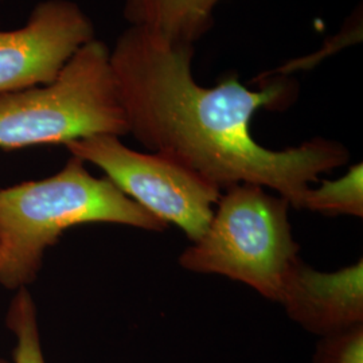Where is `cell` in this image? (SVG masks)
I'll return each instance as SVG.
<instances>
[{"instance_id": "obj_1", "label": "cell", "mask_w": 363, "mask_h": 363, "mask_svg": "<svg viewBox=\"0 0 363 363\" xmlns=\"http://www.w3.org/2000/svg\"><path fill=\"white\" fill-rule=\"evenodd\" d=\"M193 46L172 45L139 27L111 50V65L128 133L150 151L193 169L218 189L269 187L301 208L310 183L349 163L343 144L315 138L283 151L259 145L250 123L261 108H283L292 86L274 81L250 91L237 76L205 88L191 72Z\"/></svg>"}, {"instance_id": "obj_2", "label": "cell", "mask_w": 363, "mask_h": 363, "mask_svg": "<svg viewBox=\"0 0 363 363\" xmlns=\"http://www.w3.org/2000/svg\"><path fill=\"white\" fill-rule=\"evenodd\" d=\"M93 222L169 228L106 177H93L76 156L49 178L0 189V286L16 291L34 283L46 250L62 233Z\"/></svg>"}, {"instance_id": "obj_3", "label": "cell", "mask_w": 363, "mask_h": 363, "mask_svg": "<svg viewBox=\"0 0 363 363\" xmlns=\"http://www.w3.org/2000/svg\"><path fill=\"white\" fill-rule=\"evenodd\" d=\"M128 132L111 50L96 38L79 48L50 84L0 94L1 150Z\"/></svg>"}, {"instance_id": "obj_4", "label": "cell", "mask_w": 363, "mask_h": 363, "mask_svg": "<svg viewBox=\"0 0 363 363\" xmlns=\"http://www.w3.org/2000/svg\"><path fill=\"white\" fill-rule=\"evenodd\" d=\"M217 203L208 230L183 250L179 264L191 272L226 276L277 301L300 249L288 220L291 205L247 183L226 189Z\"/></svg>"}, {"instance_id": "obj_5", "label": "cell", "mask_w": 363, "mask_h": 363, "mask_svg": "<svg viewBox=\"0 0 363 363\" xmlns=\"http://www.w3.org/2000/svg\"><path fill=\"white\" fill-rule=\"evenodd\" d=\"M72 156L103 169L138 205L174 223L193 242L208 230L220 189L193 169L160 154L128 148L118 136H93L65 144Z\"/></svg>"}, {"instance_id": "obj_6", "label": "cell", "mask_w": 363, "mask_h": 363, "mask_svg": "<svg viewBox=\"0 0 363 363\" xmlns=\"http://www.w3.org/2000/svg\"><path fill=\"white\" fill-rule=\"evenodd\" d=\"M91 39L93 23L74 1H40L25 26L0 30V94L50 84Z\"/></svg>"}, {"instance_id": "obj_7", "label": "cell", "mask_w": 363, "mask_h": 363, "mask_svg": "<svg viewBox=\"0 0 363 363\" xmlns=\"http://www.w3.org/2000/svg\"><path fill=\"white\" fill-rule=\"evenodd\" d=\"M277 303L308 333L325 337L363 325V261L325 273L298 257L283 279Z\"/></svg>"}, {"instance_id": "obj_8", "label": "cell", "mask_w": 363, "mask_h": 363, "mask_svg": "<svg viewBox=\"0 0 363 363\" xmlns=\"http://www.w3.org/2000/svg\"><path fill=\"white\" fill-rule=\"evenodd\" d=\"M220 0H127L125 18L152 37L172 45L193 46L213 25Z\"/></svg>"}, {"instance_id": "obj_9", "label": "cell", "mask_w": 363, "mask_h": 363, "mask_svg": "<svg viewBox=\"0 0 363 363\" xmlns=\"http://www.w3.org/2000/svg\"><path fill=\"white\" fill-rule=\"evenodd\" d=\"M301 208H308L328 217H363V166H351L337 181H323L318 189H308Z\"/></svg>"}, {"instance_id": "obj_10", "label": "cell", "mask_w": 363, "mask_h": 363, "mask_svg": "<svg viewBox=\"0 0 363 363\" xmlns=\"http://www.w3.org/2000/svg\"><path fill=\"white\" fill-rule=\"evenodd\" d=\"M6 325L16 337L13 363H46L39 337L37 306L27 286L16 289L7 311ZM0 363L10 362L0 359Z\"/></svg>"}, {"instance_id": "obj_11", "label": "cell", "mask_w": 363, "mask_h": 363, "mask_svg": "<svg viewBox=\"0 0 363 363\" xmlns=\"http://www.w3.org/2000/svg\"><path fill=\"white\" fill-rule=\"evenodd\" d=\"M313 363H363V325L322 337Z\"/></svg>"}]
</instances>
